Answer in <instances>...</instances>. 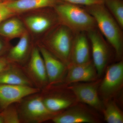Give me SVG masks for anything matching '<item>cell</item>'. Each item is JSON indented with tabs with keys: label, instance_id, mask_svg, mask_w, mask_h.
I'll return each instance as SVG.
<instances>
[{
	"label": "cell",
	"instance_id": "6da1fadb",
	"mask_svg": "<svg viewBox=\"0 0 123 123\" xmlns=\"http://www.w3.org/2000/svg\"><path fill=\"white\" fill-rule=\"evenodd\" d=\"M96 25L115 51L117 57L123 55V40L121 28L104 4L86 7Z\"/></svg>",
	"mask_w": 123,
	"mask_h": 123
},
{
	"label": "cell",
	"instance_id": "7a4b0ae2",
	"mask_svg": "<svg viewBox=\"0 0 123 123\" xmlns=\"http://www.w3.org/2000/svg\"><path fill=\"white\" fill-rule=\"evenodd\" d=\"M55 10L62 25L75 34L95 29L94 18L86 11L76 5L65 2L55 6Z\"/></svg>",
	"mask_w": 123,
	"mask_h": 123
},
{
	"label": "cell",
	"instance_id": "3957f363",
	"mask_svg": "<svg viewBox=\"0 0 123 123\" xmlns=\"http://www.w3.org/2000/svg\"><path fill=\"white\" fill-rule=\"evenodd\" d=\"M20 123H42L52 120L58 113L51 112L43 101L41 92L30 95L15 103Z\"/></svg>",
	"mask_w": 123,
	"mask_h": 123
},
{
	"label": "cell",
	"instance_id": "277c9868",
	"mask_svg": "<svg viewBox=\"0 0 123 123\" xmlns=\"http://www.w3.org/2000/svg\"><path fill=\"white\" fill-rule=\"evenodd\" d=\"M73 32L62 25L55 30L47 42L45 48L68 66L70 63Z\"/></svg>",
	"mask_w": 123,
	"mask_h": 123
},
{
	"label": "cell",
	"instance_id": "5b68a950",
	"mask_svg": "<svg viewBox=\"0 0 123 123\" xmlns=\"http://www.w3.org/2000/svg\"><path fill=\"white\" fill-rule=\"evenodd\" d=\"M22 67L34 87L41 91L48 88V78L44 61L38 47L32 48L29 62Z\"/></svg>",
	"mask_w": 123,
	"mask_h": 123
},
{
	"label": "cell",
	"instance_id": "8992f818",
	"mask_svg": "<svg viewBox=\"0 0 123 123\" xmlns=\"http://www.w3.org/2000/svg\"><path fill=\"white\" fill-rule=\"evenodd\" d=\"M33 86L0 84V110L20 102L30 95L41 92Z\"/></svg>",
	"mask_w": 123,
	"mask_h": 123
},
{
	"label": "cell",
	"instance_id": "52a82bcc",
	"mask_svg": "<svg viewBox=\"0 0 123 123\" xmlns=\"http://www.w3.org/2000/svg\"><path fill=\"white\" fill-rule=\"evenodd\" d=\"M123 82V62L121 61L108 68L99 90L103 96L109 98L116 93Z\"/></svg>",
	"mask_w": 123,
	"mask_h": 123
},
{
	"label": "cell",
	"instance_id": "ba28073f",
	"mask_svg": "<svg viewBox=\"0 0 123 123\" xmlns=\"http://www.w3.org/2000/svg\"><path fill=\"white\" fill-rule=\"evenodd\" d=\"M91 43L93 63L98 75L105 69L108 60V51L105 42L95 29L87 32Z\"/></svg>",
	"mask_w": 123,
	"mask_h": 123
},
{
	"label": "cell",
	"instance_id": "9c48e42d",
	"mask_svg": "<svg viewBox=\"0 0 123 123\" xmlns=\"http://www.w3.org/2000/svg\"><path fill=\"white\" fill-rule=\"evenodd\" d=\"M38 47L45 64L48 78L49 87L61 81L68 66L44 46H39Z\"/></svg>",
	"mask_w": 123,
	"mask_h": 123
},
{
	"label": "cell",
	"instance_id": "30bf717a",
	"mask_svg": "<svg viewBox=\"0 0 123 123\" xmlns=\"http://www.w3.org/2000/svg\"><path fill=\"white\" fill-rule=\"evenodd\" d=\"M68 67L66 81L69 83L93 81L98 74L93 63L91 61L81 64H69Z\"/></svg>",
	"mask_w": 123,
	"mask_h": 123
},
{
	"label": "cell",
	"instance_id": "8fae6325",
	"mask_svg": "<svg viewBox=\"0 0 123 123\" xmlns=\"http://www.w3.org/2000/svg\"><path fill=\"white\" fill-rule=\"evenodd\" d=\"M0 84L34 87L22 66L11 63L0 73Z\"/></svg>",
	"mask_w": 123,
	"mask_h": 123
},
{
	"label": "cell",
	"instance_id": "7c38bea8",
	"mask_svg": "<svg viewBox=\"0 0 123 123\" xmlns=\"http://www.w3.org/2000/svg\"><path fill=\"white\" fill-rule=\"evenodd\" d=\"M89 57V47L85 32L76 34L73 40L69 64L85 63L90 61Z\"/></svg>",
	"mask_w": 123,
	"mask_h": 123
},
{
	"label": "cell",
	"instance_id": "4fadbf2b",
	"mask_svg": "<svg viewBox=\"0 0 123 123\" xmlns=\"http://www.w3.org/2000/svg\"><path fill=\"white\" fill-rule=\"evenodd\" d=\"M70 89L80 102L98 110L102 109V104L98 97L96 86L92 84H79L72 86Z\"/></svg>",
	"mask_w": 123,
	"mask_h": 123
},
{
	"label": "cell",
	"instance_id": "5bb4252c",
	"mask_svg": "<svg viewBox=\"0 0 123 123\" xmlns=\"http://www.w3.org/2000/svg\"><path fill=\"white\" fill-rule=\"evenodd\" d=\"M31 51L28 34L25 31L18 43L9 50L6 57L10 63L23 66Z\"/></svg>",
	"mask_w": 123,
	"mask_h": 123
},
{
	"label": "cell",
	"instance_id": "9a60e30c",
	"mask_svg": "<svg viewBox=\"0 0 123 123\" xmlns=\"http://www.w3.org/2000/svg\"><path fill=\"white\" fill-rule=\"evenodd\" d=\"M52 120L55 123H92L94 118L85 111L77 108L70 109L55 115Z\"/></svg>",
	"mask_w": 123,
	"mask_h": 123
},
{
	"label": "cell",
	"instance_id": "2e32d148",
	"mask_svg": "<svg viewBox=\"0 0 123 123\" xmlns=\"http://www.w3.org/2000/svg\"><path fill=\"white\" fill-rule=\"evenodd\" d=\"M7 6L16 13L55 5L56 0H13L5 1Z\"/></svg>",
	"mask_w": 123,
	"mask_h": 123
},
{
	"label": "cell",
	"instance_id": "e0dca14e",
	"mask_svg": "<svg viewBox=\"0 0 123 123\" xmlns=\"http://www.w3.org/2000/svg\"><path fill=\"white\" fill-rule=\"evenodd\" d=\"M25 31L22 22L16 18H8L0 24V35L5 37H20Z\"/></svg>",
	"mask_w": 123,
	"mask_h": 123
},
{
	"label": "cell",
	"instance_id": "ac0fdd59",
	"mask_svg": "<svg viewBox=\"0 0 123 123\" xmlns=\"http://www.w3.org/2000/svg\"><path fill=\"white\" fill-rule=\"evenodd\" d=\"M43 101L47 108L51 112L60 113L61 111L70 106L72 101L58 95H44L42 92Z\"/></svg>",
	"mask_w": 123,
	"mask_h": 123
},
{
	"label": "cell",
	"instance_id": "d6986e66",
	"mask_svg": "<svg viewBox=\"0 0 123 123\" xmlns=\"http://www.w3.org/2000/svg\"><path fill=\"white\" fill-rule=\"evenodd\" d=\"M26 24L31 31L35 33H41L49 29L52 24L51 20L46 16L33 15L28 17Z\"/></svg>",
	"mask_w": 123,
	"mask_h": 123
},
{
	"label": "cell",
	"instance_id": "ffe728a7",
	"mask_svg": "<svg viewBox=\"0 0 123 123\" xmlns=\"http://www.w3.org/2000/svg\"><path fill=\"white\" fill-rule=\"evenodd\" d=\"M104 4L121 29L123 28V0H104Z\"/></svg>",
	"mask_w": 123,
	"mask_h": 123
},
{
	"label": "cell",
	"instance_id": "44dd1931",
	"mask_svg": "<svg viewBox=\"0 0 123 123\" xmlns=\"http://www.w3.org/2000/svg\"><path fill=\"white\" fill-rule=\"evenodd\" d=\"M105 120L108 123H123V115L116 104L108 103L104 111Z\"/></svg>",
	"mask_w": 123,
	"mask_h": 123
},
{
	"label": "cell",
	"instance_id": "7402d4cb",
	"mask_svg": "<svg viewBox=\"0 0 123 123\" xmlns=\"http://www.w3.org/2000/svg\"><path fill=\"white\" fill-rule=\"evenodd\" d=\"M0 114L3 118L4 123H20L15 103L11 104L2 110Z\"/></svg>",
	"mask_w": 123,
	"mask_h": 123
},
{
	"label": "cell",
	"instance_id": "603a6c76",
	"mask_svg": "<svg viewBox=\"0 0 123 123\" xmlns=\"http://www.w3.org/2000/svg\"><path fill=\"white\" fill-rule=\"evenodd\" d=\"M15 14L7 6L5 1H0V24Z\"/></svg>",
	"mask_w": 123,
	"mask_h": 123
},
{
	"label": "cell",
	"instance_id": "cb8c5ba5",
	"mask_svg": "<svg viewBox=\"0 0 123 123\" xmlns=\"http://www.w3.org/2000/svg\"><path fill=\"white\" fill-rule=\"evenodd\" d=\"M68 3L73 4L81 5L86 7L92 6L95 5L104 4V0H63Z\"/></svg>",
	"mask_w": 123,
	"mask_h": 123
},
{
	"label": "cell",
	"instance_id": "d4e9b609",
	"mask_svg": "<svg viewBox=\"0 0 123 123\" xmlns=\"http://www.w3.org/2000/svg\"><path fill=\"white\" fill-rule=\"evenodd\" d=\"M10 63L6 57H0V73L6 68Z\"/></svg>",
	"mask_w": 123,
	"mask_h": 123
},
{
	"label": "cell",
	"instance_id": "484cf974",
	"mask_svg": "<svg viewBox=\"0 0 123 123\" xmlns=\"http://www.w3.org/2000/svg\"><path fill=\"white\" fill-rule=\"evenodd\" d=\"M7 50V47L2 40L0 39V57H1Z\"/></svg>",
	"mask_w": 123,
	"mask_h": 123
},
{
	"label": "cell",
	"instance_id": "4316f807",
	"mask_svg": "<svg viewBox=\"0 0 123 123\" xmlns=\"http://www.w3.org/2000/svg\"><path fill=\"white\" fill-rule=\"evenodd\" d=\"M0 123H4L3 118L0 114Z\"/></svg>",
	"mask_w": 123,
	"mask_h": 123
},
{
	"label": "cell",
	"instance_id": "83f0119b",
	"mask_svg": "<svg viewBox=\"0 0 123 123\" xmlns=\"http://www.w3.org/2000/svg\"><path fill=\"white\" fill-rule=\"evenodd\" d=\"M13 0H6V1H12Z\"/></svg>",
	"mask_w": 123,
	"mask_h": 123
},
{
	"label": "cell",
	"instance_id": "f1b7e54d",
	"mask_svg": "<svg viewBox=\"0 0 123 123\" xmlns=\"http://www.w3.org/2000/svg\"><path fill=\"white\" fill-rule=\"evenodd\" d=\"M1 0H0V1H1Z\"/></svg>",
	"mask_w": 123,
	"mask_h": 123
},
{
	"label": "cell",
	"instance_id": "f546056e",
	"mask_svg": "<svg viewBox=\"0 0 123 123\" xmlns=\"http://www.w3.org/2000/svg\"><path fill=\"white\" fill-rule=\"evenodd\" d=\"M0 112H1V110H0Z\"/></svg>",
	"mask_w": 123,
	"mask_h": 123
}]
</instances>
